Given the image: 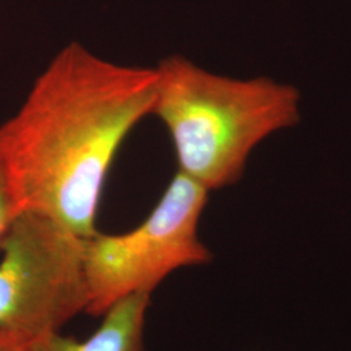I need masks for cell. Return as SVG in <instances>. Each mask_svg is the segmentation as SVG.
Here are the masks:
<instances>
[{
	"instance_id": "cell-1",
	"label": "cell",
	"mask_w": 351,
	"mask_h": 351,
	"mask_svg": "<svg viewBox=\"0 0 351 351\" xmlns=\"http://www.w3.org/2000/svg\"><path fill=\"white\" fill-rule=\"evenodd\" d=\"M155 95V68L112 63L77 42L59 51L0 128L21 211L94 236L113 160Z\"/></svg>"
},
{
	"instance_id": "cell-2",
	"label": "cell",
	"mask_w": 351,
	"mask_h": 351,
	"mask_svg": "<svg viewBox=\"0 0 351 351\" xmlns=\"http://www.w3.org/2000/svg\"><path fill=\"white\" fill-rule=\"evenodd\" d=\"M152 113L168 129L178 172L210 193L237 184L254 150L302 120L294 85L217 75L185 56L162 59Z\"/></svg>"
},
{
	"instance_id": "cell-3",
	"label": "cell",
	"mask_w": 351,
	"mask_h": 351,
	"mask_svg": "<svg viewBox=\"0 0 351 351\" xmlns=\"http://www.w3.org/2000/svg\"><path fill=\"white\" fill-rule=\"evenodd\" d=\"M208 195L201 184L177 172L138 226L85 239L86 313L99 316L132 294L151 295L177 269L210 263L213 252L199 239Z\"/></svg>"
},
{
	"instance_id": "cell-4",
	"label": "cell",
	"mask_w": 351,
	"mask_h": 351,
	"mask_svg": "<svg viewBox=\"0 0 351 351\" xmlns=\"http://www.w3.org/2000/svg\"><path fill=\"white\" fill-rule=\"evenodd\" d=\"M85 239L21 213L0 239V330L33 343L88 307Z\"/></svg>"
},
{
	"instance_id": "cell-5",
	"label": "cell",
	"mask_w": 351,
	"mask_h": 351,
	"mask_svg": "<svg viewBox=\"0 0 351 351\" xmlns=\"http://www.w3.org/2000/svg\"><path fill=\"white\" fill-rule=\"evenodd\" d=\"M150 294H132L112 304L99 328L84 341L50 333L32 343L34 351H145Z\"/></svg>"
},
{
	"instance_id": "cell-6",
	"label": "cell",
	"mask_w": 351,
	"mask_h": 351,
	"mask_svg": "<svg viewBox=\"0 0 351 351\" xmlns=\"http://www.w3.org/2000/svg\"><path fill=\"white\" fill-rule=\"evenodd\" d=\"M21 213L23 211L13 182L10 159L0 132V239Z\"/></svg>"
},
{
	"instance_id": "cell-7",
	"label": "cell",
	"mask_w": 351,
	"mask_h": 351,
	"mask_svg": "<svg viewBox=\"0 0 351 351\" xmlns=\"http://www.w3.org/2000/svg\"><path fill=\"white\" fill-rule=\"evenodd\" d=\"M0 351H34L32 343L0 330Z\"/></svg>"
}]
</instances>
